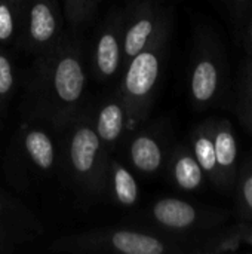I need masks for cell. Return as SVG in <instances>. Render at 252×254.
Instances as JSON below:
<instances>
[{"label":"cell","mask_w":252,"mask_h":254,"mask_svg":"<svg viewBox=\"0 0 252 254\" xmlns=\"http://www.w3.org/2000/svg\"><path fill=\"white\" fill-rule=\"evenodd\" d=\"M12 71L9 61L0 55V94H6L12 86Z\"/></svg>","instance_id":"22"},{"label":"cell","mask_w":252,"mask_h":254,"mask_svg":"<svg viewBox=\"0 0 252 254\" xmlns=\"http://www.w3.org/2000/svg\"><path fill=\"white\" fill-rule=\"evenodd\" d=\"M235 188L241 219L242 222L252 223V158L238 168Z\"/></svg>","instance_id":"9"},{"label":"cell","mask_w":252,"mask_h":254,"mask_svg":"<svg viewBox=\"0 0 252 254\" xmlns=\"http://www.w3.org/2000/svg\"><path fill=\"white\" fill-rule=\"evenodd\" d=\"M195 158L199 162L203 173H206L215 185L221 186V176L217 164L215 156V146H214V124L209 125L208 129H202L193 143Z\"/></svg>","instance_id":"6"},{"label":"cell","mask_w":252,"mask_h":254,"mask_svg":"<svg viewBox=\"0 0 252 254\" xmlns=\"http://www.w3.org/2000/svg\"><path fill=\"white\" fill-rule=\"evenodd\" d=\"M119 63V46L111 34L101 37L98 45V67L104 74H113Z\"/></svg>","instance_id":"17"},{"label":"cell","mask_w":252,"mask_h":254,"mask_svg":"<svg viewBox=\"0 0 252 254\" xmlns=\"http://www.w3.org/2000/svg\"><path fill=\"white\" fill-rule=\"evenodd\" d=\"M131 156L134 164L147 173L156 171L162 162V152L159 144L149 137H140L132 143Z\"/></svg>","instance_id":"11"},{"label":"cell","mask_w":252,"mask_h":254,"mask_svg":"<svg viewBox=\"0 0 252 254\" xmlns=\"http://www.w3.org/2000/svg\"><path fill=\"white\" fill-rule=\"evenodd\" d=\"M153 31V24L149 19H141L138 21L126 34V40H125V51L128 55H137L141 52V49L144 48L149 36Z\"/></svg>","instance_id":"18"},{"label":"cell","mask_w":252,"mask_h":254,"mask_svg":"<svg viewBox=\"0 0 252 254\" xmlns=\"http://www.w3.org/2000/svg\"><path fill=\"white\" fill-rule=\"evenodd\" d=\"M247 244H252V223H251V228H250V234H248V238H247Z\"/></svg>","instance_id":"24"},{"label":"cell","mask_w":252,"mask_h":254,"mask_svg":"<svg viewBox=\"0 0 252 254\" xmlns=\"http://www.w3.org/2000/svg\"><path fill=\"white\" fill-rule=\"evenodd\" d=\"M25 147L40 168H49L53 161V149L50 140L43 132H30L25 138Z\"/></svg>","instance_id":"13"},{"label":"cell","mask_w":252,"mask_h":254,"mask_svg":"<svg viewBox=\"0 0 252 254\" xmlns=\"http://www.w3.org/2000/svg\"><path fill=\"white\" fill-rule=\"evenodd\" d=\"M85 76L80 64L73 58H64L56 65L55 89L64 101H76L83 89Z\"/></svg>","instance_id":"5"},{"label":"cell","mask_w":252,"mask_h":254,"mask_svg":"<svg viewBox=\"0 0 252 254\" xmlns=\"http://www.w3.org/2000/svg\"><path fill=\"white\" fill-rule=\"evenodd\" d=\"M123 115L119 106L110 104L102 109L98 119V134L104 140H114L119 137L122 129Z\"/></svg>","instance_id":"16"},{"label":"cell","mask_w":252,"mask_h":254,"mask_svg":"<svg viewBox=\"0 0 252 254\" xmlns=\"http://www.w3.org/2000/svg\"><path fill=\"white\" fill-rule=\"evenodd\" d=\"M31 36L37 42H46L55 31V19L46 4H36L31 9Z\"/></svg>","instance_id":"15"},{"label":"cell","mask_w":252,"mask_h":254,"mask_svg":"<svg viewBox=\"0 0 252 254\" xmlns=\"http://www.w3.org/2000/svg\"><path fill=\"white\" fill-rule=\"evenodd\" d=\"M236 113L242 125L252 134V58L241 71L236 95Z\"/></svg>","instance_id":"10"},{"label":"cell","mask_w":252,"mask_h":254,"mask_svg":"<svg viewBox=\"0 0 252 254\" xmlns=\"http://www.w3.org/2000/svg\"><path fill=\"white\" fill-rule=\"evenodd\" d=\"M242 31H244V45H245L248 54L252 57V10L250 18L247 19V22L242 28Z\"/></svg>","instance_id":"23"},{"label":"cell","mask_w":252,"mask_h":254,"mask_svg":"<svg viewBox=\"0 0 252 254\" xmlns=\"http://www.w3.org/2000/svg\"><path fill=\"white\" fill-rule=\"evenodd\" d=\"M153 213L157 222L172 229L192 228L199 219V214L193 205L174 198H166L159 201L154 205Z\"/></svg>","instance_id":"4"},{"label":"cell","mask_w":252,"mask_h":254,"mask_svg":"<svg viewBox=\"0 0 252 254\" xmlns=\"http://www.w3.org/2000/svg\"><path fill=\"white\" fill-rule=\"evenodd\" d=\"M251 223L241 222L233 228L227 229V232L221 234L217 240L212 241L211 252L212 253H226V252H236L242 244H247V238L250 234Z\"/></svg>","instance_id":"14"},{"label":"cell","mask_w":252,"mask_h":254,"mask_svg":"<svg viewBox=\"0 0 252 254\" xmlns=\"http://www.w3.org/2000/svg\"><path fill=\"white\" fill-rule=\"evenodd\" d=\"M233 22L236 24L238 30L242 31L247 19L250 18L252 10V0H224Z\"/></svg>","instance_id":"20"},{"label":"cell","mask_w":252,"mask_h":254,"mask_svg":"<svg viewBox=\"0 0 252 254\" xmlns=\"http://www.w3.org/2000/svg\"><path fill=\"white\" fill-rule=\"evenodd\" d=\"M114 186H116L117 198L122 204L131 205L135 202V199H137V183L126 170L120 168L116 171Z\"/></svg>","instance_id":"19"},{"label":"cell","mask_w":252,"mask_h":254,"mask_svg":"<svg viewBox=\"0 0 252 254\" xmlns=\"http://www.w3.org/2000/svg\"><path fill=\"white\" fill-rule=\"evenodd\" d=\"M174 176L180 188L184 190H195L203 182V170L192 155H183L177 159Z\"/></svg>","instance_id":"12"},{"label":"cell","mask_w":252,"mask_h":254,"mask_svg":"<svg viewBox=\"0 0 252 254\" xmlns=\"http://www.w3.org/2000/svg\"><path fill=\"white\" fill-rule=\"evenodd\" d=\"M192 97L198 104L218 101L229 89V61L223 48L214 46L198 60L190 82Z\"/></svg>","instance_id":"1"},{"label":"cell","mask_w":252,"mask_h":254,"mask_svg":"<svg viewBox=\"0 0 252 254\" xmlns=\"http://www.w3.org/2000/svg\"><path fill=\"white\" fill-rule=\"evenodd\" d=\"M13 30L12 15L6 4H0V40H6L10 37Z\"/></svg>","instance_id":"21"},{"label":"cell","mask_w":252,"mask_h":254,"mask_svg":"<svg viewBox=\"0 0 252 254\" xmlns=\"http://www.w3.org/2000/svg\"><path fill=\"white\" fill-rule=\"evenodd\" d=\"M214 146L217 164L221 176V188H235L238 176V141L230 121L223 119L214 124Z\"/></svg>","instance_id":"2"},{"label":"cell","mask_w":252,"mask_h":254,"mask_svg":"<svg viewBox=\"0 0 252 254\" xmlns=\"http://www.w3.org/2000/svg\"><path fill=\"white\" fill-rule=\"evenodd\" d=\"M98 150V137L89 128H82L76 132L71 141V161L77 171H89L94 165V156Z\"/></svg>","instance_id":"7"},{"label":"cell","mask_w":252,"mask_h":254,"mask_svg":"<svg viewBox=\"0 0 252 254\" xmlns=\"http://www.w3.org/2000/svg\"><path fill=\"white\" fill-rule=\"evenodd\" d=\"M113 244L126 254H160L165 250L159 240L134 232H117L113 237Z\"/></svg>","instance_id":"8"},{"label":"cell","mask_w":252,"mask_h":254,"mask_svg":"<svg viewBox=\"0 0 252 254\" xmlns=\"http://www.w3.org/2000/svg\"><path fill=\"white\" fill-rule=\"evenodd\" d=\"M159 74V60L150 52L137 54L126 74V88L131 94L143 97L156 83Z\"/></svg>","instance_id":"3"}]
</instances>
